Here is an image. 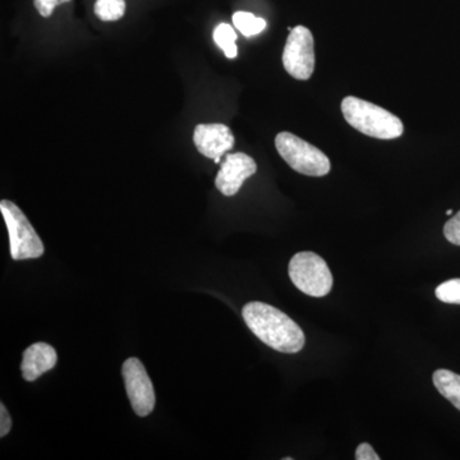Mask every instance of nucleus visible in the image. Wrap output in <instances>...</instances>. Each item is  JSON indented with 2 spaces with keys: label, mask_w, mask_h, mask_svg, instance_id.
<instances>
[{
  "label": "nucleus",
  "mask_w": 460,
  "mask_h": 460,
  "mask_svg": "<svg viewBox=\"0 0 460 460\" xmlns=\"http://www.w3.org/2000/svg\"><path fill=\"white\" fill-rule=\"evenodd\" d=\"M58 362V354L51 345L47 343H35L30 345L23 352L21 371L26 381H35L41 375L53 370Z\"/></svg>",
  "instance_id": "10"
},
{
  "label": "nucleus",
  "mask_w": 460,
  "mask_h": 460,
  "mask_svg": "<svg viewBox=\"0 0 460 460\" xmlns=\"http://www.w3.org/2000/svg\"><path fill=\"white\" fill-rule=\"evenodd\" d=\"M122 375L133 411L138 417L148 416L155 407V392L140 359H127L123 363Z\"/></svg>",
  "instance_id": "7"
},
{
  "label": "nucleus",
  "mask_w": 460,
  "mask_h": 460,
  "mask_svg": "<svg viewBox=\"0 0 460 460\" xmlns=\"http://www.w3.org/2000/svg\"><path fill=\"white\" fill-rule=\"evenodd\" d=\"M275 147L293 171L310 177L329 174L332 164L329 157L314 145L308 144L290 132H280L275 137Z\"/></svg>",
  "instance_id": "3"
},
{
  "label": "nucleus",
  "mask_w": 460,
  "mask_h": 460,
  "mask_svg": "<svg viewBox=\"0 0 460 460\" xmlns=\"http://www.w3.org/2000/svg\"><path fill=\"white\" fill-rule=\"evenodd\" d=\"M435 293L444 304L460 305V279L444 281L436 288Z\"/></svg>",
  "instance_id": "15"
},
{
  "label": "nucleus",
  "mask_w": 460,
  "mask_h": 460,
  "mask_svg": "<svg viewBox=\"0 0 460 460\" xmlns=\"http://www.w3.org/2000/svg\"><path fill=\"white\" fill-rule=\"evenodd\" d=\"M341 111L354 129L368 137L394 140L404 132V124L396 115L366 100L347 96L341 102Z\"/></svg>",
  "instance_id": "2"
},
{
  "label": "nucleus",
  "mask_w": 460,
  "mask_h": 460,
  "mask_svg": "<svg viewBox=\"0 0 460 460\" xmlns=\"http://www.w3.org/2000/svg\"><path fill=\"white\" fill-rule=\"evenodd\" d=\"M93 11L99 20L113 22L126 13V0H96Z\"/></svg>",
  "instance_id": "14"
},
{
  "label": "nucleus",
  "mask_w": 460,
  "mask_h": 460,
  "mask_svg": "<svg viewBox=\"0 0 460 460\" xmlns=\"http://www.w3.org/2000/svg\"><path fill=\"white\" fill-rule=\"evenodd\" d=\"M66 2L71 0H33V4L42 17H50L58 5Z\"/></svg>",
  "instance_id": "17"
},
{
  "label": "nucleus",
  "mask_w": 460,
  "mask_h": 460,
  "mask_svg": "<svg viewBox=\"0 0 460 460\" xmlns=\"http://www.w3.org/2000/svg\"><path fill=\"white\" fill-rule=\"evenodd\" d=\"M233 23L238 31L246 38L259 35L266 29V21L263 18L253 16L250 12H235L233 14Z\"/></svg>",
  "instance_id": "13"
},
{
  "label": "nucleus",
  "mask_w": 460,
  "mask_h": 460,
  "mask_svg": "<svg viewBox=\"0 0 460 460\" xmlns=\"http://www.w3.org/2000/svg\"><path fill=\"white\" fill-rule=\"evenodd\" d=\"M257 172V164L252 157L247 154H228L217 172L215 186L224 196L237 195L238 190L243 186L244 181L252 177Z\"/></svg>",
  "instance_id": "8"
},
{
  "label": "nucleus",
  "mask_w": 460,
  "mask_h": 460,
  "mask_svg": "<svg viewBox=\"0 0 460 460\" xmlns=\"http://www.w3.org/2000/svg\"><path fill=\"white\" fill-rule=\"evenodd\" d=\"M444 235L450 243L460 246V211L445 224Z\"/></svg>",
  "instance_id": "16"
},
{
  "label": "nucleus",
  "mask_w": 460,
  "mask_h": 460,
  "mask_svg": "<svg viewBox=\"0 0 460 460\" xmlns=\"http://www.w3.org/2000/svg\"><path fill=\"white\" fill-rule=\"evenodd\" d=\"M0 211L8 228L12 259L20 261L44 255V243L22 210L13 202L2 199Z\"/></svg>",
  "instance_id": "4"
},
{
  "label": "nucleus",
  "mask_w": 460,
  "mask_h": 460,
  "mask_svg": "<svg viewBox=\"0 0 460 460\" xmlns=\"http://www.w3.org/2000/svg\"><path fill=\"white\" fill-rule=\"evenodd\" d=\"M193 144L208 159H222L234 146V136L226 124H199L193 132Z\"/></svg>",
  "instance_id": "9"
},
{
  "label": "nucleus",
  "mask_w": 460,
  "mask_h": 460,
  "mask_svg": "<svg viewBox=\"0 0 460 460\" xmlns=\"http://www.w3.org/2000/svg\"><path fill=\"white\" fill-rule=\"evenodd\" d=\"M357 460H378L380 456L375 452L374 447L370 444L363 443L357 447L356 450Z\"/></svg>",
  "instance_id": "18"
},
{
  "label": "nucleus",
  "mask_w": 460,
  "mask_h": 460,
  "mask_svg": "<svg viewBox=\"0 0 460 460\" xmlns=\"http://www.w3.org/2000/svg\"><path fill=\"white\" fill-rule=\"evenodd\" d=\"M289 278L305 295L328 296L332 288V275L325 260L314 252H299L289 262Z\"/></svg>",
  "instance_id": "5"
},
{
  "label": "nucleus",
  "mask_w": 460,
  "mask_h": 460,
  "mask_svg": "<svg viewBox=\"0 0 460 460\" xmlns=\"http://www.w3.org/2000/svg\"><path fill=\"white\" fill-rule=\"evenodd\" d=\"M213 39L215 44L220 48L229 59H234L238 56V48L235 41H237V33L234 29L228 23H220L219 26L215 27Z\"/></svg>",
  "instance_id": "12"
},
{
  "label": "nucleus",
  "mask_w": 460,
  "mask_h": 460,
  "mask_svg": "<svg viewBox=\"0 0 460 460\" xmlns=\"http://www.w3.org/2000/svg\"><path fill=\"white\" fill-rule=\"evenodd\" d=\"M283 66L296 80L305 81L314 71V41L313 32L296 26L288 36L283 51Z\"/></svg>",
  "instance_id": "6"
},
{
  "label": "nucleus",
  "mask_w": 460,
  "mask_h": 460,
  "mask_svg": "<svg viewBox=\"0 0 460 460\" xmlns=\"http://www.w3.org/2000/svg\"><path fill=\"white\" fill-rule=\"evenodd\" d=\"M248 328L262 343L280 353H298L304 349V330L288 314L262 302H250L242 310Z\"/></svg>",
  "instance_id": "1"
},
{
  "label": "nucleus",
  "mask_w": 460,
  "mask_h": 460,
  "mask_svg": "<svg viewBox=\"0 0 460 460\" xmlns=\"http://www.w3.org/2000/svg\"><path fill=\"white\" fill-rule=\"evenodd\" d=\"M12 429V419L5 405H0V438H4Z\"/></svg>",
  "instance_id": "19"
},
{
  "label": "nucleus",
  "mask_w": 460,
  "mask_h": 460,
  "mask_svg": "<svg viewBox=\"0 0 460 460\" xmlns=\"http://www.w3.org/2000/svg\"><path fill=\"white\" fill-rule=\"evenodd\" d=\"M434 385L444 398L460 411V375L449 370L434 372Z\"/></svg>",
  "instance_id": "11"
},
{
  "label": "nucleus",
  "mask_w": 460,
  "mask_h": 460,
  "mask_svg": "<svg viewBox=\"0 0 460 460\" xmlns=\"http://www.w3.org/2000/svg\"><path fill=\"white\" fill-rule=\"evenodd\" d=\"M447 215H449V217H450V215H453V210H447Z\"/></svg>",
  "instance_id": "20"
}]
</instances>
